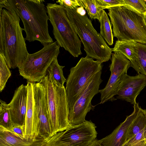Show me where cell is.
I'll list each match as a JSON object with an SVG mask.
<instances>
[{"label": "cell", "instance_id": "obj_1", "mask_svg": "<svg viewBox=\"0 0 146 146\" xmlns=\"http://www.w3.org/2000/svg\"><path fill=\"white\" fill-rule=\"evenodd\" d=\"M43 0H0V9L13 10L24 26L26 40H36L44 46L53 42L48 31L49 20Z\"/></svg>", "mask_w": 146, "mask_h": 146}, {"label": "cell", "instance_id": "obj_2", "mask_svg": "<svg viewBox=\"0 0 146 146\" xmlns=\"http://www.w3.org/2000/svg\"><path fill=\"white\" fill-rule=\"evenodd\" d=\"M20 20L13 11L0 9V54L10 69L20 68L29 54Z\"/></svg>", "mask_w": 146, "mask_h": 146}, {"label": "cell", "instance_id": "obj_3", "mask_svg": "<svg viewBox=\"0 0 146 146\" xmlns=\"http://www.w3.org/2000/svg\"><path fill=\"white\" fill-rule=\"evenodd\" d=\"M78 8L65 7L71 22L84 45L86 56L102 63L108 61L111 59L112 48L95 29L87 15L81 14Z\"/></svg>", "mask_w": 146, "mask_h": 146}, {"label": "cell", "instance_id": "obj_4", "mask_svg": "<svg viewBox=\"0 0 146 146\" xmlns=\"http://www.w3.org/2000/svg\"><path fill=\"white\" fill-rule=\"evenodd\" d=\"M108 9L113 35L118 40L146 44V25L144 15L126 6Z\"/></svg>", "mask_w": 146, "mask_h": 146}, {"label": "cell", "instance_id": "obj_5", "mask_svg": "<svg viewBox=\"0 0 146 146\" xmlns=\"http://www.w3.org/2000/svg\"><path fill=\"white\" fill-rule=\"evenodd\" d=\"M39 82L44 88L46 105L54 135L65 130L71 125L65 87L58 84L47 70L46 75Z\"/></svg>", "mask_w": 146, "mask_h": 146}, {"label": "cell", "instance_id": "obj_6", "mask_svg": "<svg viewBox=\"0 0 146 146\" xmlns=\"http://www.w3.org/2000/svg\"><path fill=\"white\" fill-rule=\"evenodd\" d=\"M52 33L58 44L77 57L82 54L81 41L68 17L65 7L56 3L46 6Z\"/></svg>", "mask_w": 146, "mask_h": 146}, {"label": "cell", "instance_id": "obj_7", "mask_svg": "<svg viewBox=\"0 0 146 146\" xmlns=\"http://www.w3.org/2000/svg\"><path fill=\"white\" fill-rule=\"evenodd\" d=\"M102 63L92 58L82 57L71 68L65 88L69 111L73 108L80 96L95 76L102 71Z\"/></svg>", "mask_w": 146, "mask_h": 146}, {"label": "cell", "instance_id": "obj_8", "mask_svg": "<svg viewBox=\"0 0 146 146\" xmlns=\"http://www.w3.org/2000/svg\"><path fill=\"white\" fill-rule=\"evenodd\" d=\"M56 41L44 46L38 51L29 54L19 69L20 75L27 82H39L46 74L50 65L60 53Z\"/></svg>", "mask_w": 146, "mask_h": 146}, {"label": "cell", "instance_id": "obj_9", "mask_svg": "<svg viewBox=\"0 0 146 146\" xmlns=\"http://www.w3.org/2000/svg\"><path fill=\"white\" fill-rule=\"evenodd\" d=\"M101 74L102 71L96 74L80 96L72 109L69 111L68 119L70 125L78 124L85 121L87 113L94 109L91 101L99 93L100 86L103 81Z\"/></svg>", "mask_w": 146, "mask_h": 146}, {"label": "cell", "instance_id": "obj_10", "mask_svg": "<svg viewBox=\"0 0 146 146\" xmlns=\"http://www.w3.org/2000/svg\"><path fill=\"white\" fill-rule=\"evenodd\" d=\"M111 63L109 66L111 75L104 88L99 90L101 94V102L103 104L108 100L113 101L121 82L123 75L127 73L131 67V61L121 53L117 52L111 54Z\"/></svg>", "mask_w": 146, "mask_h": 146}, {"label": "cell", "instance_id": "obj_11", "mask_svg": "<svg viewBox=\"0 0 146 146\" xmlns=\"http://www.w3.org/2000/svg\"><path fill=\"white\" fill-rule=\"evenodd\" d=\"M96 127L91 121L71 125L64 131L61 139L70 146H88L96 139Z\"/></svg>", "mask_w": 146, "mask_h": 146}, {"label": "cell", "instance_id": "obj_12", "mask_svg": "<svg viewBox=\"0 0 146 146\" xmlns=\"http://www.w3.org/2000/svg\"><path fill=\"white\" fill-rule=\"evenodd\" d=\"M35 110L39 122V136L48 140L54 135L45 100L44 88L40 82L34 83Z\"/></svg>", "mask_w": 146, "mask_h": 146}, {"label": "cell", "instance_id": "obj_13", "mask_svg": "<svg viewBox=\"0 0 146 146\" xmlns=\"http://www.w3.org/2000/svg\"><path fill=\"white\" fill-rule=\"evenodd\" d=\"M146 86V76L141 73L131 76L125 73L122 76L116 95L117 99L134 104L141 92Z\"/></svg>", "mask_w": 146, "mask_h": 146}, {"label": "cell", "instance_id": "obj_14", "mask_svg": "<svg viewBox=\"0 0 146 146\" xmlns=\"http://www.w3.org/2000/svg\"><path fill=\"white\" fill-rule=\"evenodd\" d=\"M27 98V86L22 84L16 89L12 99L7 104L11 117L14 125L25 126Z\"/></svg>", "mask_w": 146, "mask_h": 146}, {"label": "cell", "instance_id": "obj_15", "mask_svg": "<svg viewBox=\"0 0 146 146\" xmlns=\"http://www.w3.org/2000/svg\"><path fill=\"white\" fill-rule=\"evenodd\" d=\"M34 83L27 82V98L25 125V138L33 139L39 136V122L35 110Z\"/></svg>", "mask_w": 146, "mask_h": 146}, {"label": "cell", "instance_id": "obj_16", "mask_svg": "<svg viewBox=\"0 0 146 146\" xmlns=\"http://www.w3.org/2000/svg\"><path fill=\"white\" fill-rule=\"evenodd\" d=\"M133 105V112L127 116L124 121L121 123L110 134L100 140L102 146H122L125 143L129 128L141 108L138 103Z\"/></svg>", "mask_w": 146, "mask_h": 146}, {"label": "cell", "instance_id": "obj_17", "mask_svg": "<svg viewBox=\"0 0 146 146\" xmlns=\"http://www.w3.org/2000/svg\"><path fill=\"white\" fill-rule=\"evenodd\" d=\"M47 141L40 136L23 139L0 126V146H44Z\"/></svg>", "mask_w": 146, "mask_h": 146}, {"label": "cell", "instance_id": "obj_18", "mask_svg": "<svg viewBox=\"0 0 146 146\" xmlns=\"http://www.w3.org/2000/svg\"><path fill=\"white\" fill-rule=\"evenodd\" d=\"M131 62V67L137 72L146 76V44L136 42V54Z\"/></svg>", "mask_w": 146, "mask_h": 146}, {"label": "cell", "instance_id": "obj_19", "mask_svg": "<svg viewBox=\"0 0 146 146\" xmlns=\"http://www.w3.org/2000/svg\"><path fill=\"white\" fill-rule=\"evenodd\" d=\"M146 127V110L141 108L129 128L126 135L125 142L139 133Z\"/></svg>", "mask_w": 146, "mask_h": 146}, {"label": "cell", "instance_id": "obj_20", "mask_svg": "<svg viewBox=\"0 0 146 146\" xmlns=\"http://www.w3.org/2000/svg\"><path fill=\"white\" fill-rule=\"evenodd\" d=\"M136 42L117 40L114 47L112 48V51L121 53L131 62L134 60L135 55Z\"/></svg>", "mask_w": 146, "mask_h": 146}, {"label": "cell", "instance_id": "obj_21", "mask_svg": "<svg viewBox=\"0 0 146 146\" xmlns=\"http://www.w3.org/2000/svg\"><path fill=\"white\" fill-rule=\"evenodd\" d=\"M100 23V34L109 45H112L113 36L110 21L104 9L99 20Z\"/></svg>", "mask_w": 146, "mask_h": 146}, {"label": "cell", "instance_id": "obj_22", "mask_svg": "<svg viewBox=\"0 0 146 146\" xmlns=\"http://www.w3.org/2000/svg\"><path fill=\"white\" fill-rule=\"evenodd\" d=\"M79 2L91 19L100 20L103 9L97 0H79Z\"/></svg>", "mask_w": 146, "mask_h": 146}, {"label": "cell", "instance_id": "obj_23", "mask_svg": "<svg viewBox=\"0 0 146 146\" xmlns=\"http://www.w3.org/2000/svg\"><path fill=\"white\" fill-rule=\"evenodd\" d=\"M64 67V66H61L59 64L57 57H56L51 63L47 69L54 80L62 87L64 86V84L66 81L63 71V69Z\"/></svg>", "mask_w": 146, "mask_h": 146}, {"label": "cell", "instance_id": "obj_24", "mask_svg": "<svg viewBox=\"0 0 146 146\" xmlns=\"http://www.w3.org/2000/svg\"><path fill=\"white\" fill-rule=\"evenodd\" d=\"M0 102V126L9 130L14 124L12 120L7 104L1 100Z\"/></svg>", "mask_w": 146, "mask_h": 146}, {"label": "cell", "instance_id": "obj_25", "mask_svg": "<svg viewBox=\"0 0 146 146\" xmlns=\"http://www.w3.org/2000/svg\"><path fill=\"white\" fill-rule=\"evenodd\" d=\"M11 74L3 56L0 54V91L1 92Z\"/></svg>", "mask_w": 146, "mask_h": 146}, {"label": "cell", "instance_id": "obj_26", "mask_svg": "<svg viewBox=\"0 0 146 146\" xmlns=\"http://www.w3.org/2000/svg\"><path fill=\"white\" fill-rule=\"evenodd\" d=\"M125 5L144 15L146 12V3L144 0H123Z\"/></svg>", "mask_w": 146, "mask_h": 146}, {"label": "cell", "instance_id": "obj_27", "mask_svg": "<svg viewBox=\"0 0 146 146\" xmlns=\"http://www.w3.org/2000/svg\"><path fill=\"white\" fill-rule=\"evenodd\" d=\"M145 128L126 142L122 146H146V140L144 139V137Z\"/></svg>", "mask_w": 146, "mask_h": 146}, {"label": "cell", "instance_id": "obj_28", "mask_svg": "<svg viewBox=\"0 0 146 146\" xmlns=\"http://www.w3.org/2000/svg\"><path fill=\"white\" fill-rule=\"evenodd\" d=\"M64 132H59L54 135L47 141L44 146H70L61 139Z\"/></svg>", "mask_w": 146, "mask_h": 146}, {"label": "cell", "instance_id": "obj_29", "mask_svg": "<svg viewBox=\"0 0 146 146\" xmlns=\"http://www.w3.org/2000/svg\"><path fill=\"white\" fill-rule=\"evenodd\" d=\"M99 4L102 6V9H108L113 7L125 6L123 0H97Z\"/></svg>", "mask_w": 146, "mask_h": 146}, {"label": "cell", "instance_id": "obj_30", "mask_svg": "<svg viewBox=\"0 0 146 146\" xmlns=\"http://www.w3.org/2000/svg\"><path fill=\"white\" fill-rule=\"evenodd\" d=\"M56 2L61 6L72 9H76L78 6L81 7L79 0H58Z\"/></svg>", "mask_w": 146, "mask_h": 146}, {"label": "cell", "instance_id": "obj_31", "mask_svg": "<svg viewBox=\"0 0 146 146\" xmlns=\"http://www.w3.org/2000/svg\"><path fill=\"white\" fill-rule=\"evenodd\" d=\"M8 130L22 139H24L25 138L24 126L14 125Z\"/></svg>", "mask_w": 146, "mask_h": 146}, {"label": "cell", "instance_id": "obj_32", "mask_svg": "<svg viewBox=\"0 0 146 146\" xmlns=\"http://www.w3.org/2000/svg\"><path fill=\"white\" fill-rule=\"evenodd\" d=\"M88 146H102L100 140L95 139Z\"/></svg>", "mask_w": 146, "mask_h": 146}, {"label": "cell", "instance_id": "obj_33", "mask_svg": "<svg viewBox=\"0 0 146 146\" xmlns=\"http://www.w3.org/2000/svg\"><path fill=\"white\" fill-rule=\"evenodd\" d=\"M144 139L146 140V127L145 128L144 132Z\"/></svg>", "mask_w": 146, "mask_h": 146}, {"label": "cell", "instance_id": "obj_34", "mask_svg": "<svg viewBox=\"0 0 146 146\" xmlns=\"http://www.w3.org/2000/svg\"><path fill=\"white\" fill-rule=\"evenodd\" d=\"M144 19L145 25H146V12L144 15Z\"/></svg>", "mask_w": 146, "mask_h": 146}, {"label": "cell", "instance_id": "obj_35", "mask_svg": "<svg viewBox=\"0 0 146 146\" xmlns=\"http://www.w3.org/2000/svg\"><path fill=\"white\" fill-rule=\"evenodd\" d=\"M144 0L145 1V2H146V0Z\"/></svg>", "mask_w": 146, "mask_h": 146}]
</instances>
